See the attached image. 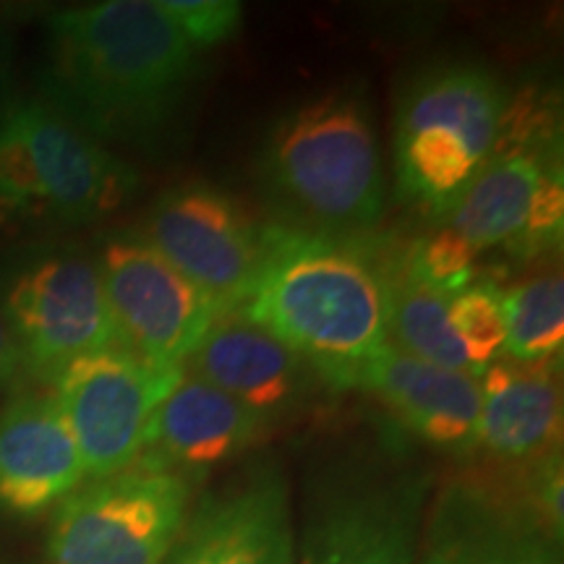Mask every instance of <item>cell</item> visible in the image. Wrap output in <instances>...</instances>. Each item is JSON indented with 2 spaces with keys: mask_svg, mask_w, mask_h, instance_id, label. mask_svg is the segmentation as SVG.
<instances>
[{
  "mask_svg": "<svg viewBox=\"0 0 564 564\" xmlns=\"http://www.w3.org/2000/svg\"><path fill=\"white\" fill-rule=\"evenodd\" d=\"M21 366H24V361H21L19 343L11 333V324L6 319V312H3V299H0V390L17 377Z\"/></svg>",
  "mask_w": 564,
  "mask_h": 564,
  "instance_id": "484cf974",
  "label": "cell"
},
{
  "mask_svg": "<svg viewBox=\"0 0 564 564\" xmlns=\"http://www.w3.org/2000/svg\"><path fill=\"white\" fill-rule=\"evenodd\" d=\"M238 308L340 390L358 387L390 345L382 262L350 238L267 225L262 264Z\"/></svg>",
  "mask_w": 564,
  "mask_h": 564,
  "instance_id": "7a4b0ae2",
  "label": "cell"
},
{
  "mask_svg": "<svg viewBox=\"0 0 564 564\" xmlns=\"http://www.w3.org/2000/svg\"><path fill=\"white\" fill-rule=\"evenodd\" d=\"M267 423L217 387L183 369L147 429L139 460L186 476L232 460L262 440Z\"/></svg>",
  "mask_w": 564,
  "mask_h": 564,
  "instance_id": "9a60e30c",
  "label": "cell"
},
{
  "mask_svg": "<svg viewBox=\"0 0 564 564\" xmlns=\"http://www.w3.org/2000/svg\"><path fill=\"white\" fill-rule=\"evenodd\" d=\"M358 387L377 394L423 442L453 453L478 449L481 382L474 373L440 369L387 345Z\"/></svg>",
  "mask_w": 564,
  "mask_h": 564,
  "instance_id": "2e32d148",
  "label": "cell"
},
{
  "mask_svg": "<svg viewBox=\"0 0 564 564\" xmlns=\"http://www.w3.org/2000/svg\"><path fill=\"white\" fill-rule=\"evenodd\" d=\"M192 486L178 470L137 460L58 505L51 564H165L188 520Z\"/></svg>",
  "mask_w": 564,
  "mask_h": 564,
  "instance_id": "5b68a950",
  "label": "cell"
},
{
  "mask_svg": "<svg viewBox=\"0 0 564 564\" xmlns=\"http://www.w3.org/2000/svg\"><path fill=\"white\" fill-rule=\"evenodd\" d=\"M505 291L494 280L470 282L465 291L449 299V324L457 340L463 343L474 373L489 369L499 350H505Z\"/></svg>",
  "mask_w": 564,
  "mask_h": 564,
  "instance_id": "7402d4cb",
  "label": "cell"
},
{
  "mask_svg": "<svg viewBox=\"0 0 564 564\" xmlns=\"http://www.w3.org/2000/svg\"><path fill=\"white\" fill-rule=\"evenodd\" d=\"M554 167H562L560 131L497 139L491 158L440 225L476 253L497 246L510 249L525 230L535 194Z\"/></svg>",
  "mask_w": 564,
  "mask_h": 564,
  "instance_id": "5bb4252c",
  "label": "cell"
},
{
  "mask_svg": "<svg viewBox=\"0 0 564 564\" xmlns=\"http://www.w3.org/2000/svg\"><path fill=\"white\" fill-rule=\"evenodd\" d=\"M51 102L89 137L154 141L199 79V51L160 0H105L51 17Z\"/></svg>",
  "mask_w": 564,
  "mask_h": 564,
  "instance_id": "6da1fadb",
  "label": "cell"
},
{
  "mask_svg": "<svg viewBox=\"0 0 564 564\" xmlns=\"http://www.w3.org/2000/svg\"><path fill=\"white\" fill-rule=\"evenodd\" d=\"M3 312L21 361L40 377H58L87 352L121 345L100 267L74 253H53L21 270L3 295Z\"/></svg>",
  "mask_w": 564,
  "mask_h": 564,
  "instance_id": "9c48e42d",
  "label": "cell"
},
{
  "mask_svg": "<svg viewBox=\"0 0 564 564\" xmlns=\"http://www.w3.org/2000/svg\"><path fill=\"white\" fill-rule=\"evenodd\" d=\"M165 564H295L291 507L280 474H257L209 497L186 520Z\"/></svg>",
  "mask_w": 564,
  "mask_h": 564,
  "instance_id": "7c38bea8",
  "label": "cell"
},
{
  "mask_svg": "<svg viewBox=\"0 0 564 564\" xmlns=\"http://www.w3.org/2000/svg\"><path fill=\"white\" fill-rule=\"evenodd\" d=\"M507 95L489 68L449 61L408 84L394 112L398 196L440 225L491 158Z\"/></svg>",
  "mask_w": 564,
  "mask_h": 564,
  "instance_id": "277c9868",
  "label": "cell"
},
{
  "mask_svg": "<svg viewBox=\"0 0 564 564\" xmlns=\"http://www.w3.org/2000/svg\"><path fill=\"white\" fill-rule=\"evenodd\" d=\"M259 181L285 228L327 238L371 230L384 212V162L361 91L329 89L278 118Z\"/></svg>",
  "mask_w": 564,
  "mask_h": 564,
  "instance_id": "3957f363",
  "label": "cell"
},
{
  "mask_svg": "<svg viewBox=\"0 0 564 564\" xmlns=\"http://www.w3.org/2000/svg\"><path fill=\"white\" fill-rule=\"evenodd\" d=\"M6 58H9V30H6L3 21H0V74H3L6 68Z\"/></svg>",
  "mask_w": 564,
  "mask_h": 564,
  "instance_id": "4316f807",
  "label": "cell"
},
{
  "mask_svg": "<svg viewBox=\"0 0 564 564\" xmlns=\"http://www.w3.org/2000/svg\"><path fill=\"white\" fill-rule=\"evenodd\" d=\"M183 369H154L123 345L87 352L55 377V400L66 419L84 474L108 478L131 468L147 429Z\"/></svg>",
  "mask_w": 564,
  "mask_h": 564,
  "instance_id": "8992f818",
  "label": "cell"
},
{
  "mask_svg": "<svg viewBox=\"0 0 564 564\" xmlns=\"http://www.w3.org/2000/svg\"><path fill=\"white\" fill-rule=\"evenodd\" d=\"M167 17L196 51L204 53L238 32L243 9L236 0H160Z\"/></svg>",
  "mask_w": 564,
  "mask_h": 564,
  "instance_id": "d4e9b609",
  "label": "cell"
},
{
  "mask_svg": "<svg viewBox=\"0 0 564 564\" xmlns=\"http://www.w3.org/2000/svg\"><path fill=\"white\" fill-rule=\"evenodd\" d=\"M84 478L55 394H19L0 411V510L34 518L61 505Z\"/></svg>",
  "mask_w": 564,
  "mask_h": 564,
  "instance_id": "4fadbf2b",
  "label": "cell"
},
{
  "mask_svg": "<svg viewBox=\"0 0 564 564\" xmlns=\"http://www.w3.org/2000/svg\"><path fill=\"white\" fill-rule=\"evenodd\" d=\"M97 267L123 348L154 369H183L220 316L215 299L133 236L112 238Z\"/></svg>",
  "mask_w": 564,
  "mask_h": 564,
  "instance_id": "52a82bcc",
  "label": "cell"
},
{
  "mask_svg": "<svg viewBox=\"0 0 564 564\" xmlns=\"http://www.w3.org/2000/svg\"><path fill=\"white\" fill-rule=\"evenodd\" d=\"M390 345L423 364L474 373L463 343L449 324V299L415 280L403 253L382 259ZM476 377V373H474Z\"/></svg>",
  "mask_w": 564,
  "mask_h": 564,
  "instance_id": "ffe728a7",
  "label": "cell"
},
{
  "mask_svg": "<svg viewBox=\"0 0 564 564\" xmlns=\"http://www.w3.org/2000/svg\"><path fill=\"white\" fill-rule=\"evenodd\" d=\"M554 539L535 512L520 514L481 494L455 491L436 514L423 564H560Z\"/></svg>",
  "mask_w": 564,
  "mask_h": 564,
  "instance_id": "d6986e66",
  "label": "cell"
},
{
  "mask_svg": "<svg viewBox=\"0 0 564 564\" xmlns=\"http://www.w3.org/2000/svg\"><path fill=\"white\" fill-rule=\"evenodd\" d=\"M17 112L32 147L51 215L66 223L100 220L121 209L137 192V171L47 100L17 102Z\"/></svg>",
  "mask_w": 564,
  "mask_h": 564,
  "instance_id": "30bf717a",
  "label": "cell"
},
{
  "mask_svg": "<svg viewBox=\"0 0 564 564\" xmlns=\"http://www.w3.org/2000/svg\"><path fill=\"white\" fill-rule=\"evenodd\" d=\"M505 350L518 364L552 361L564 340V282L560 272L528 278L502 295Z\"/></svg>",
  "mask_w": 564,
  "mask_h": 564,
  "instance_id": "44dd1931",
  "label": "cell"
},
{
  "mask_svg": "<svg viewBox=\"0 0 564 564\" xmlns=\"http://www.w3.org/2000/svg\"><path fill=\"white\" fill-rule=\"evenodd\" d=\"M264 228L220 188L183 183L152 204L141 241L228 312L251 291L262 264Z\"/></svg>",
  "mask_w": 564,
  "mask_h": 564,
  "instance_id": "ba28073f",
  "label": "cell"
},
{
  "mask_svg": "<svg viewBox=\"0 0 564 564\" xmlns=\"http://www.w3.org/2000/svg\"><path fill=\"white\" fill-rule=\"evenodd\" d=\"M183 369L230 394L267 426L303 403L314 377L312 366L238 306L220 312Z\"/></svg>",
  "mask_w": 564,
  "mask_h": 564,
  "instance_id": "8fae6325",
  "label": "cell"
},
{
  "mask_svg": "<svg viewBox=\"0 0 564 564\" xmlns=\"http://www.w3.org/2000/svg\"><path fill=\"white\" fill-rule=\"evenodd\" d=\"M45 207L37 165L17 102L0 116V220L13 215H40Z\"/></svg>",
  "mask_w": 564,
  "mask_h": 564,
  "instance_id": "603a6c76",
  "label": "cell"
},
{
  "mask_svg": "<svg viewBox=\"0 0 564 564\" xmlns=\"http://www.w3.org/2000/svg\"><path fill=\"white\" fill-rule=\"evenodd\" d=\"M403 259L415 280H421L436 293L447 295V299L476 282L478 253L444 225H440V230L429 238L408 246Z\"/></svg>",
  "mask_w": 564,
  "mask_h": 564,
  "instance_id": "cb8c5ba5",
  "label": "cell"
},
{
  "mask_svg": "<svg viewBox=\"0 0 564 564\" xmlns=\"http://www.w3.org/2000/svg\"><path fill=\"white\" fill-rule=\"evenodd\" d=\"M419 507L411 481L345 491L316 514L301 564H413Z\"/></svg>",
  "mask_w": 564,
  "mask_h": 564,
  "instance_id": "e0dca14e",
  "label": "cell"
},
{
  "mask_svg": "<svg viewBox=\"0 0 564 564\" xmlns=\"http://www.w3.org/2000/svg\"><path fill=\"white\" fill-rule=\"evenodd\" d=\"M478 382V447L507 463L560 453L562 387L552 361L491 364Z\"/></svg>",
  "mask_w": 564,
  "mask_h": 564,
  "instance_id": "ac0fdd59",
  "label": "cell"
}]
</instances>
